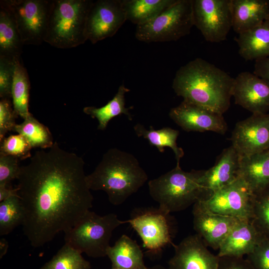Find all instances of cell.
Instances as JSON below:
<instances>
[{"label":"cell","mask_w":269,"mask_h":269,"mask_svg":"<svg viewBox=\"0 0 269 269\" xmlns=\"http://www.w3.org/2000/svg\"><path fill=\"white\" fill-rule=\"evenodd\" d=\"M84 164L54 142L20 166L16 187L24 211L21 226L32 247H42L71 229L92 208Z\"/></svg>","instance_id":"6da1fadb"},{"label":"cell","mask_w":269,"mask_h":269,"mask_svg":"<svg viewBox=\"0 0 269 269\" xmlns=\"http://www.w3.org/2000/svg\"><path fill=\"white\" fill-rule=\"evenodd\" d=\"M234 79L215 65L197 58L177 71L172 88L183 101L223 115L230 106Z\"/></svg>","instance_id":"7a4b0ae2"},{"label":"cell","mask_w":269,"mask_h":269,"mask_svg":"<svg viewBox=\"0 0 269 269\" xmlns=\"http://www.w3.org/2000/svg\"><path fill=\"white\" fill-rule=\"evenodd\" d=\"M147 178L134 155L116 148L109 149L95 170L86 176L90 190L104 191L114 205L124 203Z\"/></svg>","instance_id":"3957f363"},{"label":"cell","mask_w":269,"mask_h":269,"mask_svg":"<svg viewBox=\"0 0 269 269\" xmlns=\"http://www.w3.org/2000/svg\"><path fill=\"white\" fill-rule=\"evenodd\" d=\"M203 172H186L176 165L148 182L150 196L160 208L169 213L184 210L198 200L207 198L201 181Z\"/></svg>","instance_id":"277c9868"},{"label":"cell","mask_w":269,"mask_h":269,"mask_svg":"<svg viewBox=\"0 0 269 269\" xmlns=\"http://www.w3.org/2000/svg\"><path fill=\"white\" fill-rule=\"evenodd\" d=\"M94 1L52 0L44 42L61 49L76 47L87 40V15Z\"/></svg>","instance_id":"5b68a950"},{"label":"cell","mask_w":269,"mask_h":269,"mask_svg":"<svg viewBox=\"0 0 269 269\" xmlns=\"http://www.w3.org/2000/svg\"><path fill=\"white\" fill-rule=\"evenodd\" d=\"M126 221L110 213L100 216L88 211L72 228L64 232L65 243L94 258L107 256L113 232Z\"/></svg>","instance_id":"8992f818"},{"label":"cell","mask_w":269,"mask_h":269,"mask_svg":"<svg viewBox=\"0 0 269 269\" xmlns=\"http://www.w3.org/2000/svg\"><path fill=\"white\" fill-rule=\"evenodd\" d=\"M194 26L192 0H177L151 20L136 26L135 37L145 42L176 41Z\"/></svg>","instance_id":"52a82bcc"},{"label":"cell","mask_w":269,"mask_h":269,"mask_svg":"<svg viewBox=\"0 0 269 269\" xmlns=\"http://www.w3.org/2000/svg\"><path fill=\"white\" fill-rule=\"evenodd\" d=\"M170 214L159 207L136 208L126 223L136 232L144 247L157 254L165 246L174 244L173 218Z\"/></svg>","instance_id":"ba28073f"},{"label":"cell","mask_w":269,"mask_h":269,"mask_svg":"<svg viewBox=\"0 0 269 269\" xmlns=\"http://www.w3.org/2000/svg\"><path fill=\"white\" fill-rule=\"evenodd\" d=\"M52 0H2L13 16L24 45L44 42Z\"/></svg>","instance_id":"9c48e42d"},{"label":"cell","mask_w":269,"mask_h":269,"mask_svg":"<svg viewBox=\"0 0 269 269\" xmlns=\"http://www.w3.org/2000/svg\"><path fill=\"white\" fill-rule=\"evenodd\" d=\"M194 25L204 39L220 42L232 27L231 0H192Z\"/></svg>","instance_id":"30bf717a"},{"label":"cell","mask_w":269,"mask_h":269,"mask_svg":"<svg viewBox=\"0 0 269 269\" xmlns=\"http://www.w3.org/2000/svg\"><path fill=\"white\" fill-rule=\"evenodd\" d=\"M254 197L247 184L238 177L208 198L199 201L213 213L251 222L253 218Z\"/></svg>","instance_id":"8fae6325"},{"label":"cell","mask_w":269,"mask_h":269,"mask_svg":"<svg viewBox=\"0 0 269 269\" xmlns=\"http://www.w3.org/2000/svg\"><path fill=\"white\" fill-rule=\"evenodd\" d=\"M127 20L122 0L93 1L87 15L85 35L93 44L114 36Z\"/></svg>","instance_id":"7c38bea8"},{"label":"cell","mask_w":269,"mask_h":269,"mask_svg":"<svg viewBox=\"0 0 269 269\" xmlns=\"http://www.w3.org/2000/svg\"><path fill=\"white\" fill-rule=\"evenodd\" d=\"M231 145L240 156L269 149V113L252 114L238 122L230 138Z\"/></svg>","instance_id":"4fadbf2b"},{"label":"cell","mask_w":269,"mask_h":269,"mask_svg":"<svg viewBox=\"0 0 269 269\" xmlns=\"http://www.w3.org/2000/svg\"><path fill=\"white\" fill-rule=\"evenodd\" d=\"M169 116L186 132L210 131L224 134L228 130L223 115L184 101L171 109Z\"/></svg>","instance_id":"5bb4252c"},{"label":"cell","mask_w":269,"mask_h":269,"mask_svg":"<svg viewBox=\"0 0 269 269\" xmlns=\"http://www.w3.org/2000/svg\"><path fill=\"white\" fill-rule=\"evenodd\" d=\"M232 95L236 104L252 114L269 111V83L254 73L238 74L234 79Z\"/></svg>","instance_id":"9a60e30c"},{"label":"cell","mask_w":269,"mask_h":269,"mask_svg":"<svg viewBox=\"0 0 269 269\" xmlns=\"http://www.w3.org/2000/svg\"><path fill=\"white\" fill-rule=\"evenodd\" d=\"M173 246L174 253L168 261L169 269H218L219 257L209 251L197 234L186 237Z\"/></svg>","instance_id":"2e32d148"},{"label":"cell","mask_w":269,"mask_h":269,"mask_svg":"<svg viewBox=\"0 0 269 269\" xmlns=\"http://www.w3.org/2000/svg\"><path fill=\"white\" fill-rule=\"evenodd\" d=\"M193 228L207 247L218 250L227 235L239 219L213 213L199 200L193 206Z\"/></svg>","instance_id":"e0dca14e"},{"label":"cell","mask_w":269,"mask_h":269,"mask_svg":"<svg viewBox=\"0 0 269 269\" xmlns=\"http://www.w3.org/2000/svg\"><path fill=\"white\" fill-rule=\"evenodd\" d=\"M240 158V155L231 145L223 150L213 166L203 170L201 181L207 198L238 178Z\"/></svg>","instance_id":"ac0fdd59"},{"label":"cell","mask_w":269,"mask_h":269,"mask_svg":"<svg viewBox=\"0 0 269 269\" xmlns=\"http://www.w3.org/2000/svg\"><path fill=\"white\" fill-rule=\"evenodd\" d=\"M250 221L239 220L221 244L218 256L243 257L263 240Z\"/></svg>","instance_id":"d6986e66"},{"label":"cell","mask_w":269,"mask_h":269,"mask_svg":"<svg viewBox=\"0 0 269 269\" xmlns=\"http://www.w3.org/2000/svg\"><path fill=\"white\" fill-rule=\"evenodd\" d=\"M232 28L239 34L269 18V0H231Z\"/></svg>","instance_id":"ffe728a7"},{"label":"cell","mask_w":269,"mask_h":269,"mask_svg":"<svg viewBox=\"0 0 269 269\" xmlns=\"http://www.w3.org/2000/svg\"><path fill=\"white\" fill-rule=\"evenodd\" d=\"M238 177L256 194L269 186V149L240 156Z\"/></svg>","instance_id":"44dd1931"},{"label":"cell","mask_w":269,"mask_h":269,"mask_svg":"<svg viewBox=\"0 0 269 269\" xmlns=\"http://www.w3.org/2000/svg\"><path fill=\"white\" fill-rule=\"evenodd\" d=\"M240 55L246 60L269 57V18L236 39Z\"/></svg>","instance_id":"7402d4cb"},{"label":"cell","mask_w":269,"mask_h":269,"mask_svg":"<svg viewBox=\"0 0 269 269\" xmlns=\"http://www.w3.org/2000/svg\"><path fill=\"white\" fill-rule=\"evenodd\" d=\"M107 256L116 269H147L143 254L135 240L123 235L114 246L108 249Z\"/></svg>","instance_id":"603a6c76"},{"label":"cell","mask_w":269,"mask_h":269,"mask_svg":"<svg viewBox=\"0 0 269 269\" xmlns=\"http://www.w3.org/2000/svg\"><path fill=\"white\" fill-rule=\"evenodd\" d=\"M23 45L13 16L0 5V56L12 60L20 58Z\"/></svg>","instance_id":"cb8c5ba5"},{"label":"cell","mask_w":269,"mask_h":269,"mask_svg":"<svg viewBox=\"0 0 269 269\" xmlns=\"http://www.w3.org/2000/svg\"><path fill=\"white\" fill-rule=\"evenodd\" d=\"M127 19L139 25L153 19L177 0H122Z\"/></svg>","instance_id":"d4e9b609"},{"label":"cell","mask_w":269,"mask_h":269,"mask_svg":"<svg viewBox=\"0 0 269 269\" xmlns=\"http://www.w3.org/2000/svg\"><path fill=\"white\" fill-rule=\"evenodd\" d=\"M130 91L129 88L122 84L119 87L113 98L105 106L100 108L85 107L83 109V112L92 118L98 120V129L99 130H104L109 121L119 115H125L129 120L132 121L133 118L129 110L133 108V107L126 108L125 99V94Z\"/></svg>","instance_id":"484cf974"},{"label":"cell","mask_w":269,"mask_h":269,"mask_svg":"<svg viewBox=\"0 0 269 269\" xmlns=\"http://www.w3.org/2000/svg\"><path fill=\"white\" fill-rule=\"evenodd\" d=\"M14 71L11 96L14 112L25 119L31 114L28 111L30 82L21 58L14 59Z\"/></svg>","instance_id":"4316f807"},{"label":"cell","mask_w":269,"mask_h":269,"mask_svg":"<svg viewBox=\"0 0 269 269\" xmlns=\"http://www.w3.org/2000/svg\"><path fill=\"white\" fill-rule=\"evenodd\" d=\"M134 129L137 136L147 139L149 144L156 147L159 152H163L165 147L171 148L175 154L176 165H179L180 159L184 153L183 149L178 147L176 143L179 134L178 131L169 127L155 130L152 126L147 130L139 123L136 124Z\"/></svg>","instance_id":"83f0119b"},{"label":"cell","mask_w":269,"mask_h":269,"mask_svg":"<svg viewBox=\"0 0 269 269\" xmlns=\"http://www.w3.org/2000/svg\"><path fill=\"white\" fill-rule=\"evenodd\" d=\"M13 131L23 136L32 148L47 149L54 143L48 128L32 115L24 119L22 123L16 124Z\"/></svg>","instance_id":"f1b7e54d"},{"label":"cell","mask_w":269,"mask_h":269,"mask_svg":"<svg viewBox=\"0 0 269 269\" xmlns=\"http://www.w3.org/2000/svg\"><path fill=\"white\" fill-rule=\"evenodd\" d=\"M90 263L82 253L67 244H65L40 269H91Z\"/></svg>","instance_id":"f546056e"},{"label":"cell","mask_w":269,"mask_h":269,"mask_svg":"<svg viewBox=\"0 0 269 269\" xmlns=\"http://www.w3.org/2000/svg\"><path fill=\"white\" fill-rule=\"evenodd\" d=\"M24 211L19 196H11L0 202V235H7L21 225Z\"/></svg>","instance_id":"4dcf8cb0"},{"label":"cell","mask_w":269,"mask_h":269,"mask_svg":"<svg viewBox=\"0 0 269 269\" xmlns=\"http://www.w3.org/2000/svg\"><path fill=\"white\" fill-rule=\"evenodd\" d=\"M251 222L263 239L269 240V186L254 194Z\"/></svg>","instance_id":"1f68e13d"},{"label":"cell","mask_w":269,"mask_h":269,"mask_svg":"<svg viewBox=\"0 0 269 269\" xmlns=\"http://www.w3.org/2000/svg\"><path fill=\"white\" fill-rule=\"evenodd\" d=\"M32 147L22 135H10L0 141V154L17 157L19 160L31 157Z\"/></svg>","instance_id":"d6a6232c"},{"label":"cell","mask_w":269,"mask_h":269,"mask_svg":"<svg viewBox=\"0 0 269 269\" xmlns=\"http://www.w3.org/2000/svg\"><path fill=\"white\" fill-rule=\"evenodd\" d=\"M14 60L0 56V98H11Z\"/></svg>","instance_id":"836d02e7"},{"label":"cell","mask_w":269,"mask_h":269,"mask_svg":"<svg viewBox=\"0 0 269 269\" xmlns=\"http://www.w3.org/2000/svg\"><path fill=\"white\" fill-rule=\"evenodd\" d=\"M19 160L14 156L0 154V185H10L18 178L21 166Z\"/></svg>","instance_id":"e575fe53"},{"label":"cell","mask_w":269,"mask_h":269,"mask_svg":"<svg viewBox=\"0 0 269 269\" xmlns=\"http://www.w3.org/2000/svg\"><path fill=\"white\" fill-rule=\"evenodd\" d=\"M15 115L9 99L2 98L0 101V141L8 132L13 131L16 125Z\"/></svg>","instance_id":"d590c367"},{"label":"cell","mask_w":269,"mask_h":269,"mask_svg":"<svg viewBox=\"0 0 269 269\" xmlns=\"http://www.w3.org/2000/svg\"><path fill=\"white\" fill-rule=\"evenodd\" d=\"M246 259L254 269H269V240H262Z\"/></svg>","instance_id":"8d00e7d4"},{"label":"cell","mask_w":269,"mask_h":269,"mask_svg":"<svg viewBox=\"0 0 269 269\" xmlns=\"http://www.w3.org/2000/svg\"><path fill=\"white\" fill-rule=\"evenodd\" d=\"M217 269H254L251 264L243 257H219Z\"/></svg>","instance_id":"74e56055"},{"label":"cell","mask_w":269,"mask_h":269,"mask_svg":"<svg viewBox=\"0 0 269 269\" xmlns=\"http://www.w3.org/2000/svg\"><path fill=\"white\" fill-rule=\"evenodd\" d=\"M255 61L253 73L269 83V57Z\"/></svg>","instance_id":"f35d334b"},{"label":"cell","mask_w":269,"mask_h":269,"mask_svg":"<svg viewBox=\"0 0 269 269\" xmlns=\"http://www.w3.org/2000/svg\"><path fill=\"white\" fill-rule=\"evenodd\" d=\"M14 196H19L16 187L13 188L10 185H0V202Z\"/></svg>","instance_id":"ab89813d"},{"label":"cell","mask_w":269,"mask_h":269,"mask_svg":"<svg viewBox=\"0 0 269 269\" xmlns=\"http://www.w3.org/2000/svg\"><path fill=\"white\" fill-rule=\"evenodd\" d=\"M8 249V243L4 238L0 240V258L1 259L6 253Z\"/></svg>","instance_id":"60d3db41"},{"label":"cell","mask_w":269,"mask_h":269,"mask_svg":"<svg viewBox=\"0 0 269 269\" xmlns=\"http://www.w3.org/2000/svg\"><path fill=\"white\" fill-rule=\"evenodd\" d=\"M147 269H169L168 268H166L161 265H155L151 267H147Z\"/></svg>","instance_id":"b9f144b4"},{"label":"cell","mask_w":269,"mask_h":269,"mask_svg":"<svg viewBox=\"0 0 269 269\" xmlns=\"http://www.w3.org/2000/svg\"><path fill=\"white\" fill-rule=\"evenodd\" d=\"M111 269H116L112 268Z\"/></svg>","instance_id":"7bdbcfd3"}]
</instances>
